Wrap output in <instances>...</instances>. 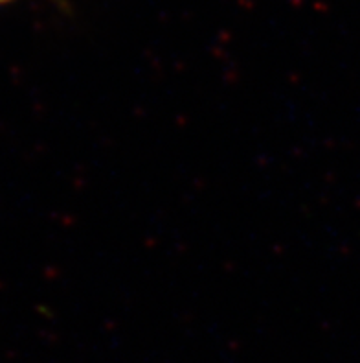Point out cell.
Returning <instances> with one entry per match:
<instances>
[{
  "label": "cell",
  "instance_id": "cell-1",
  "mask_svg": "<svg viewBox=\"0 0 360 363\" xmlns=\"http://www.w3.org/2000/svg\"><path fill=\"white\" fill-rule=\"evenodd\" d=\"M4 2H9V0H0V4H4Z\"/></svg>",
  "mask_w": 360,
  "mask_h": 363
}]
</instances>
